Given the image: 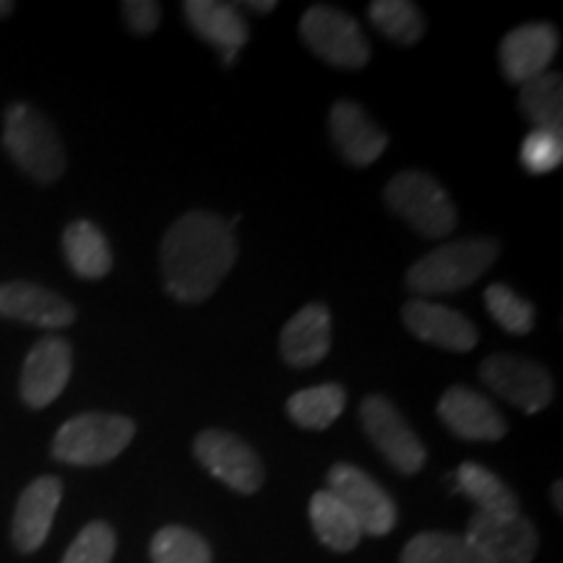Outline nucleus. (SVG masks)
I'll list each match as a JSON object with an SVG mask.
<instances>
[{
	"instance_id": "1",
	"label": "nucleus",
	"mask_w": 563,
	"mask_h": 563,
	"mask_svg": "<svg viewBox=\"0 0 563 563\" xmlns=\"http://www.w3.org/2000/svg\"><path fill=\"white\" fill-rule=\"evenodd\" d=\"M235 258V232L211 211H188L175 220L159 249L165 287L180 302L211 298Z\"/></svg>"
},
{
	"instance_id": "2",
	"label": "nucleus",
	"mask_w": 563,
	"mask_h": 563,
	"mask_svg": "<svg viewBox=\"0 0 563 563\" xmlns=\"http://www.w3.org/2000/svg\"><path fill=\"white\" fill-rule=\"evenodd\" d=\"M498 251L501 245L496 238L481 235L443 243L410 266L405 285L407 290L426 300L431 295L460 292L464 287L475 285L496 264Z\"/></svg>"
},
{
	"instance_id": "3",
	"label": "nucleus",
	"mask_w": 563,
	"mask_h": 563,
	"mask_svg": "<svg viewBox=\"0 0 563 563\" xmlns=\"http://www.w3.org/2000/svg\"><path fill=\"white\" fill-rule=\"evenodd\" d=\"M3 146L19 170L40 186H51L66 170V150L58 131L26 102H16L5 110Z\"/></svg>"
},
{
	"instance_id": "4",
	"label": "nucleus",
	"mask_w": 563,
	"mask_h": 563,
	"mask_svg": "<svg viewBox=\"0 0 563 563\" xmlns=\"http://www.w3.org/2000/svg\"><path fill=\"white\" fill-rule=\"evenodd\" d=\"M136 435V422L125 415L84 412L66 420L53 439V456L74 467H97L121 456Z\"/></svg>"
},
{
	"instance_id": "5",
	"label": "nucleus",
	"mask_w": 563,
	"mask_h": 563,
	"mask_svg": "<svg viewBox=\"0 0 563 563\" xmlns=\"http://www.w3.org/2000/svg\"><path fill=\"white\" fill-rule=\"evenodd\" d=\"M386 207L426 238H446L456 228V207L433 175L420 170L397 173L384 188Z\"/></svg>"
},
{
	"instance_id": "6",
	"label": "nucleus",
	"mask_w": 563,
	"mask_h": 563,
	"mask_svg": "<svg viewBox=\"0 0 563 563\" xmlns=\"http://www.w3.org/2000/svg\"><path fill=\"white\" fill-rule=\"evenodd\" d=\"M300 37L316 58L327 60L329 66L357 70L371 60V42L363 26L355 16L334 5H313L302 13Z\"/></svg>"
},
{
	"instance_id": "7",
	"label": "nucleus",
	"mask_w": 563,
	"mask_h": 563,
	"mask_svg": "<svg viewBox=\"0 0 563 563\" xmlns=\"http://www.w3.org/2000/svg\"><path fill=\"white\" fill-rule=\"evenodd\" d=\"M361 422L365 435L373 441V446L382 452L386 462L397 473L418 475L426 464V446L412 431V426L402 418L397 405L386 399L384 394H371L361 405Z\"/></svg>"
},
{
	"instance_id": "8",
	"label": "nucleus",
	"mask_w": 563,
	"mask_h": 563,
	"mask_svg": "<svg viewBox=\"0 0 563 563\" xmlns=\"http://www.w3.org/2000/svg\"><path fill=\"white\" fill-rule=\"evenodd\" d=\"M481 378L490 391L527 415L545 410L553 402L555 384L545 365L519 355H490L481 365Z\"/></svg>"
},
{
	"instance_id": "9",
	"label": "nucleus",
	"mask_w": 563,
	"mask_h": 563,
	"mask_svg": "<svg viewBox=\"0 0 563 563\" xmlns=\"http://www.w3.org/2000/svg\"><path fill=\"white\" fill-rule=\"evenodd\" d=\"M194 454L217 481L243 496H251L264 485V462L258 454L238 435L220 428H209L196 435Z\"/></svg>"
},
{
	"instance_id": "10",
	"label": "nucleus",
	"mask_w": 563,
	"mask_h": 563,
	"mask_svg": "<svg viewBox=\"0 0 563 563\" xmlns=\"http://www.w3.org/2000/svg\"><path fill=\"white\" fill-rule=\"evenodd\" d=\"M329 493H334L357 519L363 534L382 538L397 525V506L391 496L368 473L355 464H334L329 470Z\"/></svg>"
},
{
	"instance_id": "11",
	"label": "nucleus",
	"mask_w": 563,
	"mask_h": 563,
	"mask_svg": "<svg viewBox=\"0 0 563 563\" xmlns=\"http://www.w3.org/2000/svg\"><path fill=\"white\" fill-rule=\"evenodd\" d=\"M488 563H532L538 555V530L522 514H473L464 534Z\"/></svg>"
},
{
	"instance_id": "12",
	"label": "nucleus",
	"mask_w": 563,
	"mask_h": 563,
	"mask_svg": "<svg viewBox=\"0 0 563 563\" xmlns=\"http://www.w3.org/2000/svg\"><path fill=\"white\" fill-rule=\"evenodd\" d=\"M74 352L60 336H42L21 368V399L32 410L53 405L68 386Z\"/></svg>"
},
{
	"instance_id": "13",
	"label": "nucleus",
	"mask_w": 563,
	"mask_h": 563,
	"mask_svg": "<svg viewBox=\"0 0 563 563\" xmlns=\"http://www.w3.org/2000/svg\"><path fill=\"white\" fill-rule=\"evenodd\" d=\"M439 418L449 431L464 441H501L509 431L498 407L470 386H449L443 391Z\"/></svg>"
},
{
	"instance_id": "14",
	"label": "nucleus",
	"mask_w": 563,
	"mask_h": 563,
	"mask_svg": "<svg viewBox=\"0 0 563 563\" xmlns=\"http://www.w3.org/2000/svg\"><path fill=\"white\" fill-rule=\"evenodd\" d=\"M402 321L420 342L449 352H470L477 344V329L467 316L454 308L431 302L426 298H415L405 302Z\"/></svg>"
},
{
	"instance_id": "15",
	"label": "nucleus",
	"mask_w": 563,
	"mask_h": 563,
	"mask_svg": "<svg viewBox=\"0 0 563 563\" xmlns=\"http://www.w3.org/2000/svg\"><path fill=\"white\" fill-rule=\"evenodd\" d=\"M559 53V30L553 24L517 26L501 42V70L509 84H527L534 76L545 74Z\"/></svg>"
},
{
	"instance_id": "16",
	"label": "nucleus",
	"mask_w": 563,
	"mask_h": 563,
	"mask_svg": "<svg viewBox=\"0 0 563 563\" xmlns=\"http://www.w3.org/2000/svg\"><path fill=\"white\" fill-rule=\"evenodd\" d=\"M63 498V483L58 477L45 475L26 485L21 493L16 511L11 522V540L19 553L40 551L42 543L51 534L55 511H58Z\"/></svg>"
},
{
	"instance_id": "17",
	"label": "nucleus",
	"mask_w": 563,
	"mask_h": 563,
	"mask_svg": "<svg viewBox=\"0 0 563 563\" xmlns=\"http://www.w3.org/2000/svg\"><path fill=\"white\" fill-rule=\"evenodd\" d=\"M0 316L40 329H66L76 321V308L34 282H5L0 285Z\"/></svg>"
},
{
	"instance_id": "18",
	"label": "nucleus",
	"mask_w": 563,
	"mask_h": 563,
	"mask_svg": "<svg viewBox=\"0 0 563 563\" xmlns=\"http://www.w3.org/2000/svg\"><path fill=\"white\" fill-rule=\"evenodd\" d=\"M332 350V313L323 302H308L279 334V355L292 368L319 365Z\"/></svg>"
},
{
	"instance_id": "19",
	"label": "nucleus",
	"mask_w": 563,
	"mask_h": 563,
	"mask_svg": "<svg viewBox=\"0 0 563 563\" xmlns=\"http://www.w3.org/2000/svg\"><path fill=\"white\" fill-rule=\"evenodd\" d=\"M329 129H332L336 150L355 167L373 165L389 146V136L373 123V118L357 102H336L329 115Z\"/></svg>"
},
{
	"instance_id": "20",
	"label": "nucleus",
	"mask_w": 563,
	"mask_h": 563,
	"mask_svg": "<svg viewBox=\"0 0 563 563\" xmlns=\"http://www.w3.org/2000/svg\"><path fill=\"white\" fill-rule=\"evenodd\" d=\"M183 13L191 30L214 45L220 53H241L249 42L251 30L241 5L220 3V0H186Z\"/></svg>"
},
{
	"instance_id": "21",
	"label": "nucleus",
	"mask_w": 563,
	"mask_h": 563,
	"mask_svg": "<svg viewBox=\"0 0 563 563\" xmlns=\"http://www.w3.org/2000/svg\"><path fill=\"white\" fill-rule=\"evenodd\" d=\"M63 253L70 272L81 279H102L112 269V251L104 232L89 220L70 222L63 232Z\"/></svg>"
},
{
	"instance_id": "22",
	"label": "nucleus",
	"mask_w": 563,
	"mask_h": 563,
	"mask_svg": "<svg viewBox=\"0 0 563 563\" xmlns=\"http://www.w3.org/2000/svg\"><path fill=\"white\" fill-rule=\"evenodd\" d=\"M311 525L316 538L321 545L332 548L336 553H347L357 548L363 538L361 525L352 517L347 506H344L334 493L319 490L311 498Z\"/></svg>"
},
{
	"instance_id": "23",
	"label": "nucleus",
	"mask_w": 563,
	"mask_h": 563,
	"mask_svg": "<svg viewBox=\"0 0 563 563\" xmlns=\"http://www.w3.org/2000/svg\"><path fill=\"white\" fill-rule=\"evenodd\" d=\"M456 485L470 501H475L477 511L498 514V517H509L519 514V501L514 496L509 485H506L496 473L477 462H464L456 470Z\"/></svg>"
},
{
	"instance_id": "24",
	"label": "nucleus",
	"mask_w": 563,
	"mask_h": 563,
	"mask_svg": "<svg viewBox=\"0 0 563 563\" xmlns=\"http://www.w3.org/2000/svg\"><path fill=\"white\" fill-rule=\"evenodd\" d=\"M344 405H347V394L340 384H321L292 394L287 399V412L295 426L308 428V431H327L340 418Z\"/></svg>"
},
{
	"instance_id": "25",
	"label": "nucleus",
	"mask_w": 563,
	"mask_h": 563,
	"mask_svg": "<svg viewBox=\"0 0 563 563\" xmlns=\"http://www.w3.org/2000/svg\"><path fill=\"white\" fill-rule=\"evenodd\" d=\"M519 108L534 129L561 131L563 123V79L559 70H545L522 84Z\"/></svg>"
},
{
	"instance_id": "26",
	"label": "nucleus",
	"mask_w": 563,
	"mask_h": 563,
	"mask_svg": "<svg viewBox=\"0 0 563 563\" xmlns=\"http://www.w3.org/2000/svg\"><path fill=\"white\" fill-rule=\"evenodd\" d=\"M402 563H488L464 534L420 532L402 551Z\"/></svg>"
},
{
	"instance_id": "27",
	"label": "nucleus",
	"mask_w": 563,
	"mask_h": 563,
	"mask_svg": "<svg viewBox=\"0 0 563 563\" xmlns=\"http://www.w3.org/2000/svg\"><path fill=\"white\" fill-rule=\"evenodd\" d=\"M368 19L384 37L399 45H415L426 32V19L410 0H376L368 5Z\"/></svg>"
},
{
	"instance_id": "28",
	"label": "nucleus",
	"mask_w": 563,
	"mask_h": 563,
	"mask_svg": "<svg viewBox=\"0 0 563 563\" xmlns=\"http://www.w3.org/2000/svg\"><path fill=\"white\" fill-rule=\"evenodd\" d=\"M152 563H211V548L188 527H162L152 538Z\"/></svg>"
},
{
	"instance_id": "29",
	"label": "nucleus",
	"mask_w": 563,
	"mask_h": 563,
	"mask_svg": "<svg viewBox=\"0 0 563 563\" xmlns=\"http://www.w3.org/2000/svg\"><path fill=\"white\" fill-rule=\"evenodd\" d=\"M485 308L496 319L498 327L509 334H530L534 329V306L530 300L519 298L511 287L496 285L485 287Z\"/></svg>"
},
{
	"instance_id": "30",
	"label": "nucleus",
	"mask_w": 563,
	"mask_h": 563,
	"mask_svg": "<svg viewBox=\"0 0 563 563\" xmlns=\"http://www.w3.org/2000/svg\"><path fill=\"white\" fill-rule=\"evenodd\" d=\"M115 532L108 522H89L63 555V563H110L115 555Z\"/></svg>"
},
{
	"instance_id": "31",
	"label": "nucleus",
	"mask_w": 563,
	"mask_h": 563,
	"mask_svg": "<svg viewBox=\"0 0 563 563\" xmlns=\"http://www.w3.org/2000/svg\"><path fill=\"white\" fill-rule=\"evenodd\" d=\"M522 165L532 175H548L561 165L563 159V139L561 131L532 129L522 141Z\"/></svg>"
},
{
	"instance_id": "32",
	"label": "nucleus",
	"mask_w": 563,
	"mask_h": 563,
	"mask_svg": "<svg viewBox=\"0 0 563 563\" xmlns=\"http://www.w3.org/2000/svg\"><path fill=\"white\" fill-rule=\"evenodd\" d=\"M121 9L129 30L133 34H139V37L152 34L162 21V5L154 3V0H125Z\"/></svg>"
},
{
	"instance_id": "33",
	"label": "nucleus",
	"mask_w": 563,
	"mask_h": 563,
	"mask_svg": "<svg viewBox=\"0 0 563 563\" xmlns=\"http://www.w3.org/2000/svg\"><path fill=\"white\" fill-rule=\"evenodd\" d=\"M241 9H249L256 13H272L274 9H277V3H274V0H251V3H243Z\"/></svg>"
},
{
	"instance_id": "34",
	"label": "nucleus",
	"mask_w": 563,
	"mask_h": 563,
	"mask_svg": "<svg viewBox=\"0 0 563 563\" xmlns=\"http://www.w3.org/2000/svg\"><path fill=\"white\" fill-rule=\"evenodd\" d=\"M561 490H563V485H561V481H559V483H555L553 488H551V498L555 501V509H559V511H563V496H561Z\"/></svg>"
},
{
	"instance_id": "35",
	"label": "nucleus",
	"mask_w": 563,
	"mask_h": 563,
	"mask_svg": "<svg viewBox=\"0 0 563 563\" xmlns=\"http://www.w3.org/2000/svg\"><path fill=\"white\" fill-rule=\"evenodd\" d=\"M11 11H13V3H9V0H0V19L9 16Z\"/></svg>"
}]
</instances>
